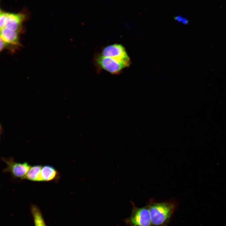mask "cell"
I'll return each instance as SVG.
<instances>
[{
	"label": "cell",
	"mask_w": 226,
	"mask_h": 226,
	"mask_svg": "<svg viewBox=\"0 0 226 226\" xmlns=\"http://www.w3.org/2000/svg\"><path fill=\"white\" fill-rule=\"evenodd\" d=\"M149 207L151 223L155 226L162 225L168 221L174 208L172 204L168 202L155 203Z\"/></svg>",
	"instance_id": "obj_1"
},
{
	"label": "cell",
	"mask_w": 226,
	"mask_h": 226,
	"mask_svg": "<svg viewBox=\"0 0 226 226\" xmlns=\"http://www.w3.org/2000/svg\"><path fill=\"white\" fill-rule=\"evenodd\" d=\"M97 64L101 68L112 74H118L130 63L118 61L100 54L95 58Z\"/></svg>",
	"instance_id": "obj_2"
},
{
	"label": "cell",
	"mask_w": 226,
	"mask_h": 226,
	"mask_svg": "<svg viewBox=\"0 0 226 226\" xmlns=\"http://www.w3.org/2000/svg\"><path fill=\"white\" fill-rule=\"evenodd\" d=\"M2 160L7 164V167L3 171L9 172L12 176L17 178L24 179L31 166L27 163H18L15 162L12 158H2Z\"/></svg>",
	"instance_id": "obj_3"
},
{
	"label": "cell",
	"mask_w": 226,
	"mask_h": 226,
	"mask_svg": "<svg viewBox=\"0 0 226 226\" xmlns=\"http://www.w3.org/2000/svg\"><path fill=\"white\" fill-rule=\"evenodd\" d=\"M101 55L119 62H130L125 48L120 44H115L106 46L102 50Z\"/></svg>",
	"instance_id": "obj_4"
},
{
	"label": "cell",
	"mask_w": 226,
	"mask_h": 226,
	"mask_svg": "<svg viewBox=\"0 0 226 226\" xmlns=\"http://www.w3.org/2000/svg\"><path fill=\"white\" fill-rule=\"evenodd\" d=\"M130 220L135 225L150 226L151 222L149 207H145L135 209Z\"/></svg>",
	"instance_id": "obj_5"
},
{
	"label": "cell",
	"mask_w": 226,
	"mask_h": 226,
	"mask_svg": "<svg viewBox=\"0 0 226 226\" xmlns=\"http://www.w3.org/2000/svg\"><path fill=\"white\" fill-rule=\"evenodd\" d=\"M24 18L22 14L8 13L4 28L18 32Z\"/></svg>",
	"instance_id": "obj_6"
},
{
	"label": "cell",
	"mask_w": 226,
	"mask_h": 226,
	"mask_svg": "<svg viewBox=\"0 0 226 226\" xmlns=\"http://www.w3.org/2000/svg\"><path fill=\"white\" fill-rule=\"evenodd\" d=\"M18 32L4 28L1 30L0 38L5 43L18 45Z\"/></svg>",
	"instance_id": "obj_7"
},
{
	"label": "cell",
	"mask_w": 226,
	"mask_h": 226,
	"mask_svg": "<svg viewBox=\"0 0 226 226\" xmlns=\"http://www.w3.org/2000/svg\"><path fill=\"white\" fill-rule=\"evenodd\" d=\"M41 175L43 181L57 180L60 178V174L53 167L46 165L42 167Z\"/></svg>",
	"instance_id": "obj_8"
},
{
	"label": "cell",
	"mask_w": 226,
	"mask_h": 226,
	"mask_svg": "<svg viewBox=\"0 0 226 226\" xmlns=\"http://www.w3.org/2000/svg\"><path fill=\"white\" fill-rule=\"evenodd\" d=\"M42 167L38 165L31 167L24 179L35 181H43L41 175Z\"/></svg>",
	"instance_id": "obj_9"
},
{
	"label": "cell",
	"mask_w": 226,
	"mask_h": 226,
	"mask_svg": "<svg viewBox=\"0 0 226 226\" xmlns=\"http://www.w3.org/2000/svg\"><path fill=\"white\" fill-rule=\"evenodd\" d=\"M31 212L35 226H46L39 209L35 206H32Z\"/></svg>",
	"instance_id": "obj_10"
},
{
	"label": "cell",
	"mask_w": 226,
	"mask_h": 226,
	"mask_svg": "<svg viewBox=\"0 0 226 226\" xmlns=\"http://www.w3.org/2000/svg\"><path fill=\"white\" fill-rule=\"evenodd\" d=\"M8 13L1 12L0 14V30L5 26L7 17Z\"/></svg>",
	"instance_id": "obj_11"
},
{
	"label": "cell",
	"mask_w": 226,
	"mask_h": 226,
	"mask_svg": "<svg viewBox=\"0 0 226 226\" xmlns=\"http://www.w3.org/2000/svg\"><path fill=\"white\" fill-rule=\"evenodd\" d=\"M4 42L0 38V51H1L4 48L5 45Z\"/></svg>",
	"instance_id": "obj_12"
},
{
	"label": "cell",
	"mask_w": 226,
	"mask_h": 226,
	"mask_svg": "<svg viewBox=\"0 0 226 226\" xmlns=\"http://www.w3.org/2000/svg\"><path fill=\"white\" fill-rule=\"evenodd\" d=\"M134 226H139V225H135Z\"/></svg>",
	"instance_id": "obj_13"
}]
</instances>
